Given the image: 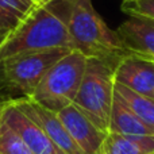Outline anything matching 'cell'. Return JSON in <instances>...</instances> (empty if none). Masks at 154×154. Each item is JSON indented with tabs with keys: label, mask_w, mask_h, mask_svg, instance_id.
I'll return each mask as SVG.
<instances>
[{
	"label": "cell",
	"mask_w": 154,
	"mask_h": 154,
	"mask_svg": "<svg viewBox=\"0 0 154 154\" xmlns=\"http://www.w3.org/2000/svg\"><path fill=\"white\" fill-rule=\"evenodd\" d=\"M64 20L73 50L87 57H125L116 30H111L96 12L92 0H53L49 3Z\"/></svg>",
	"instance_id": "obj_1"
},
{
	"label": "cell",
	"mask_w": 154,
	"mask_h": 154,
	"mask_svg": "<svg viewBox=\"0 0 154 154\" xmlns=\"http://www.w3.org/2000/svg\"><path fill=\"white\" fill-rule=\"evenodd\" d=\"M60 48L73 49L66 26L50 5H41L0 42V64L20 54Z\"/></svg>",
	"instance_id": "obj_2"
},
{
	"label": "cell",
	"mask_w": 154,
	"mask_h": 154,
	"mask_svg": "<svg viewBox=\"0 0 154 154\" xmlns=\"http://www.w3.org/2000/svg\"><path fill=\"white\" fill-rule=\"evenodd\" d=\"M123 57H88L87 68L73 104L103 133L109 134L115 97V69Z\"/></svg>",
	"instance_id": "obj_3"
},
{
	"label": "cell",
	"mask_w": 154,
	"mask_h": 154,
	"mask_svg": "<svg viewBox=\"0 0 154 154\" xmlns=\"http://www.w3.org/2000/svg\"><path fill=\"white\" fill-rule=\"evenodd\" d=\"M88 57L72 50L48 70L29 99L53 112L73 104L87 68Z\"/></svg>",
	"instance_id": "obj_4"
},
{
	"label": "cell",
	"mask_w": 154,
	"mask_h": 154,
	"mask_svg": "<svg viewBox=\"0 0 154 154\" xmlns=\"http://www.w3.org/2000/svg\"><path fill=\"white\" fill-rule=\"evenodd\" d=\"M72 50L69 48H60L39 53L20 54L3 61L0 68L5 80L12 87L20 91L24 95L23 97H30L48 70Z\"/></svg>",
	"instance_id": "obj_5"
},
{
	"label": "cell",
	"mask_w": 154,
	"mask_h": 154,
	"mask_svg": "<svg viewBox=\"0 0 154 154\" xmlns=\"http://www.w3.org/2000/svg\"><path fill=\"white\" fill-rule=\"evenodd\" d=\"M12 103L32 122L37 123L50 138V141L64 154H82L56 112L45 108L43 106L29 97L16 99V100H12Z\"/></svg>",
	"instance_id": "obj_6"
},
{
	"label": "cell",
	"mask_w": 154,
	"mask_h": 154,
	"mask_svg": "<svg viewBox=\"0 0 154 154\" xmlns=\"http://www.w3.org/2000/svg\"><path fill=\"white\" fill-rule=\"evenodd\" d=\"M0 118L20 135L31 154H64L50 141L45 131L23 114L12 100L0 107Z\"/></svg>",
	"instance_id": "obj_7"
},
{
	"label": "cell",
	"mask_w": 154,
	"mask_h": 154,
	"mask_svg": "<svg viewBox=\"0 0 154 154\" xmlns=\"http://www.w3.org/2000/svg\"><path fill=\"white\" fill-rule=\"evenodd\" d=\"M56 114L82 154H103L107 134L88 119L75 104L65 107Z\"/></svg>",
	"instance_id": "obj_8"
},
{
	"label": "cell",
	"mask_w": 154,
	"mask_h": 154,
	"mask_svg": "<svg viewBox=\"0 0 154 154\" xmlns=\"http://www.w3.org/2000/svg\"><path fill=\"white\" fill-rule=\"evenodd\" d=\"M115 82L138 95L154 99V61L127 54L115 69Z\"/></svg>",
	"instance_id": "obj_9"
},
{
	"label": "cell",
	"mask_w": 154,
	"mask_h": 154,
	"mask_svg": "<svg viewBox=\"0 0 154 154\" xmlns=\"http://www.w3.org/2000/svg\"><path fill=\"white\" fill-rule=\"evenodd\" d=\"M122 45L128 54L154 61V24L141 18H128L116 29Z\"/></svg>",
	"instance_id": "obj_10"
},
{
	"label": "cell",
	"mask_w": 154,
	"mask_h": 154,
	"mask_svg": "<svg viewBox=\"0 0 154 154\" xmlns=\"http://www.w3.org/2000/svg\"><path fill=\"white\" fill-rule=\"evenodd\" d=\"M109 133L120 135H154V131L149 128L115 93L112 104Z\"/></svg>",
	"instance_id": "obj_11"
},
{
	"label": "cell",
	"mask_w": 154,
	"mask_h": 154,
	"mask_svg": "<svg viewBox=\"0 0 154 154\" xmlns=\"http://www.w3.org/2000/svg\"><path fill=\"white\" fill-rule=\"evenodd\" d=\"M38 7L34 0H0V42L15 31Z\"/></svg>",
	"instance_id": "obj_12"
},
{
	"label": "cell",
	"mask_w": 154,
	"mask_h": 154,
	"mask_svg": "<svg viewBox=\"0 0 154 154\" xmlns=\"http://www.w3.org/2000/svg\"><path fill=\"white\" fill-rule=\"evenodd\" d=\"M103 154H154V135L107 134Z\"/></svg>",
	"instance_id": "obj_13"
},
{
	"label": "cell",
	"mask_w": 154,
	"mask_h": 154,
	"mask_svg": "<svg viewBox=\"0 0 154 154\" xmlns=\"http://www.w3.org/2000/svg\"><path fill=\"white\" fill-rule=\"evenodd\" d=\"M115 93L123 100V103L145 123L149 128L154 131V99L130 91L122 84L115 82Z\"/></svg>",
	"instance_id": "obj_14"
},
{
	"label": "cell",
	"mask_w": 154,
	"mask_h": 154,
	"mask_svg": "<svg viewBox=\"0 0 154 154\" xmlns=\"http://www.w3.org/2000/svg\"><path fill=\"white\" fill-rule=\"evenodd\" d=\"M0 154H31L18 133L0 118Z\"/></svg>",
	"instance_id": "obj_15"
},
{
	"label": "cell",
	"mask_w": 154,
	"mask_h": 154,
	"mask_svg": "<svg viewBox=\"0 0 154 154\" xmlns=\"http://www.w3.org/2000/svg\"><path fill=\"white\" fill-rule=\"evenodd\" d=\"M122 11L131 18H141L154 20V0H126Z\"/></svg>",
	"instance_id": "obj_16"
},
{
	"label": "cell",
	"mask_w": 154,
	"mask_h": 154,
	"mask_svg": "<svg viewBox=\"0 0 154 154\" xmlns=\"http://www.w3.org/2000/svg\"><path fill=\"white\" fill-rule=\"evenodd\" d=\"M53 0H42V5H46V4H49V3H51Z\"/></svg>",
	"instance_id": "obj_17"
},
{
	"label": "cell",
	"mask_w": 154,
	"mask_h": 154,
	"mask_svg": "<svg viewBox=\"0 0 154 154\" xmlns=\"http://www.w3.org/2000/svg\"><path fill=\"white\" fill-rule=\"evenodd\" d=\"M34 2H35V3H38L39 5H42V0H34Z\"/></svg>",
	"instance_id": "obj_18"
},
{
	"label": "cell",
	"mask_w": 154,
	"mask_h": 154,
	"mask_svg": "<svg viewBox=\"0 0 154 154\" xmlns=\"http://www.w3.org/2000/svg\"><path fill=\"white\" fill-rule=\"evenodd\" d=\"M146 20H147V19H146ZM150 22H152V23H153V24H154V20H150Z\"/></svg>",
	"instance_id": "obj_19"
},
{
	"label": "cell",
	"mask_w": 154,
	"mask_h": 154,
	"mask_svg": "<svg viewBox=\"0 0 154 154\" xmlns=\"http://www.w3.org/2000/svg\"><path fill=\"white\" fill-rule=\"evenodd\" d=\"M123 2H126V0H123Z\"/></svg>",
	"instance_id": "obj_20"
}]
</instances>
